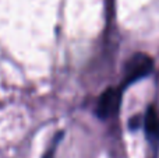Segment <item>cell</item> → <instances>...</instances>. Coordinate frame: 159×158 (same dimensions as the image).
I'll return each mask as SVG.
<instances>
[{
	"label": "cell",
	"mask_w": 159,
	"mask_h": 158,
	"mask_svg": "<svg viewBox=\"0 0 159 158\" xmlns=\"http://www.w3.org/2000/svg\"><path fill=\"white\" fill-rule=\"evenodd\" d=\"M154 67V62L145 53H135L131 56L126 64L124 69V78H126V84H131L134 81L140 80V78L148 76L152 72Z\"/></svg>",
	"instance_id": "6da1fadb"
},
{
	"label": "cell",
	"mask_w": 159,
	"mask_h": 158,
	"mask_svg": "<svg viewBox=\"0 0 159 158\" xmlns=\"http://www.w3.org/2000/svg\"><path fill=\"white\" fill-rule=\"evenodd\" d=\"M121 102V90L109 88L101 95L96 105V115L101 119H109L117 114Z\"/></svg>",
	"instance_id": "7a4b0ae2"
},
{
	"label": "cell",
	"mask_w": 159,
	"mask_h": 158,
	"mask_svg": "<svg viewBox=\"0 0 159 158\" xmlns=\"http://www.w3.org/2000/svg\"><path fill=\"white\" fill-rule=\"evenodd\" d=\"M145 129L149 137H157L159 134V118L154 108H148L145 115Z\"/></svg>",
	"instance_id": "3957f363"
},
{
	"label": "cell",
	"mask_w": 159,
	"mask_h": 158,
	"mask_svg": "<svg viewBox=\"0 0 159 158\" xmlns=\"http://www.w3.org/2000/svg\"><path fill=\"white\" fill-rule=\"evenodd\" d=\"M55 147H56V144H53L52 148H50V150L48 151V154L45 156V158H53V154H55Z\"/></svg>",
	"instance_id": "277c9868"
}]
</instances>
